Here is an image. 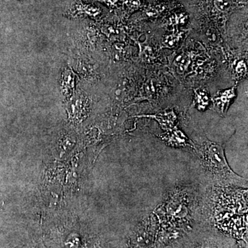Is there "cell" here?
<instances>
[{
	"mask_svg": "<svg viewBox=\"0 0 248 248\" xmlns=\"http://www.w3.org/2000/svg\"><path fill=\"white\" fill-rule=\"evenodd\" d=\"M236 72L239 76H244L247 73V66L244 61H241L238 63L236 67Z\"/></svg>",
	"mask_w": 248,
	"mask_h": 248,
	"instance_id": "11",
	"label": "cell"
},
{
	"mask_svg": "<svg viewBox=\"0 0 248 248\" xmlns=\"http://www.w3.org/2000/svg\"><path fill=\"white\" fill-rule=\"evenodd\" d=\"M232 1V0H215V6L221 12L229 11L231 9Z\"/></svg>",
	"mask_w": 248,
	"mask_h": 248,
	"instance_id": "8",
	"label": "cell"
},
{
	"mask_svg": "<svg viewBox=\"0 0 248 248\" xmlns=\"http://www.w3.org/2000/svg\"><path fill=\"white\" fill-rule=\"evenodd\" d=\"M182 37V34L181 32H175V33L166 36L163 42V47L164 48H173L178 45Z\"/></svg>",
	"mask_w": 248,
	"mask_h": 248,
	"instance_id": "6",
	"label": "cell"
},
{
	"mask_svg": "<svg viewBox=\"0 0 248 248\" xmlns=\"http://www.w3.org/2000/svg\"><path fill=\"white\" fill-rule=\"evenodd\" d=\"M125 4L130 11H135L141 6L140 0H125Z\"/></svg>",
	"mask_w": 248,
	"mask_h": 248,
	"instance_id": "9",
	"label": "cell"
},
{
	"mask_svg": "<svg viewBox=\"0 0 248 248\" xmlns=\"http://www.w3.org/2000/svg\"><path fill=\"white\" fill-rule=\"evenodd\" d=\"M190 58L187 55H181L176 59L175 64L177 65L178 73H184L188 67Z\"/></svg>",
	"mask_w": 248,
	"mask_h": 248,
	"instance_id": "7",
	"label": "cell"
},
{
	"mask_svg": "<svg viewBox=\"0 0 248 248\" xmlns=\"http://www.w3.org/2000/svg\"><path fill=\"white\" fill-rule=\"evenodd\" d=\"M195 93V102L197 107L200 110H204L208 105L210 98L208 94L205 91L202 90H197Z\"/></svg>",
	"mask_w": 248,
	"mask_h": 248,
	"instance_id": "4",
	"label": "cell"
},
{
	"mask_svg": "<svg viewBox=\"0 0 248 248\" xmlns=\"http://www.w3.org/2000/svg\"><path fill=\"white\" fill-rule=\"evenodd\" d=\"M100 1L106 3L108 6H114L118 2L119 0H100Z\"/></svg>",
	"mask_w": 248,
	"mask_h": 248,
	"instance_id": "12",
	"label": "cell"
},
{
	"mask_svg": "<svg viewBox=\"0 0 248 248\" xmlns=\"http://www.w3.org/2000/svg\"><path fill=\"white\" fill-rule=\"evenodd\" d=\"M101 14V10L93 4H84L81 0H76L72 4L68 12V16L73 17H80L81 16L96 17Z\"/></svg>",
	"mask_w": 248,
	"mask_h": 248,
	"instance_id": "2",
	"label": "cell"
},
{
	"mask_svg": "<svg viewBox=\"0 0 248 248\" xmlns=\"http://www.w3.org/2000/svg\"><path fill=\"white\" fill-rule=\"evenodd\" d=\"M240 4H246L248 3V0H236Z\"/></svg>",
	"mask_w": 248,
	"mask_h": 248,
	"instance_id": "13",
	"label": "cell"
},
{
	"mask_svg": "<svg viewBox=\"0 0 248 248\" xmlns=\"http://www.w3.org/2000/svg\"><path fill=\"white\" fill-rule=\"evenodd\" d=\"M155 118L159 121L162 127L166 128L171 127L175 120V116L173 112H164L155 116Z\"/></svg>",
	"mask_w": 248,
	"mask_h": 248,
	"instance_id": "5",
	"label": "cell"
},
{
	"mask_svg": "<svg viewBox=\"0 0 248 248\" xmlns=\"http://www.w3.org/2000/svg\"><path fill=\"white\" fill-rule=\"evenodd\" d=\"M236 93L235 89L232 88L231 89L225 90L221 92L217 93L216 97H215V104L219 108L222 113L224 114L228 110L230 104L234 99Z\"/></svg>",
	"mask_w": 248,
	"mask_h": 248,
	"instance_id": "3",
	"label": "cell"
},
{
	"mask_svg": "<svg viewBox=\"0 0 248 248\" xmlns=\"http://www.w3.org/2000/svg\"><path fill=\"white\" fill-rule=\"evenodd\" d=\"M187 16L186 14H179L171 18V22L175 24H184L187 20Z\"/></svg>",
	"mask_w": 248,
	"mask_h": 248,
	"instance_id": "10",
	"label": "cell"
},
{
	"mask_svg": "<svg viewBox=\"0 0 248 248\" xmlns=\"http://www.w3.org/2000/svg\"><path fill=\"white\" fill-rule=\"evenodd\" d=\"M196 149L201 166L209 180L221 185H245L244 178L235 174L230 168L223 147L208 139H200Z\"/></svg>",
	"mask_w": 248,
	"mask_h": 248,
	"instance_id": "1",
	"label": "cell"
}]
</instances>
